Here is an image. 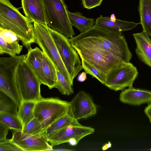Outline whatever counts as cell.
Wrapping results in <instances>:
<instances>
[{"label": "cell", "mask_w": 151, "mask_h": 151, "mask_svg": "<svg viewBox=\"0 0 151 151\" xmlns=\"http://www.w3.org/2000/svg\"><path fill=\"white\" fill-rule=\"evenodd\" d=\"M140 23L128 22L100 15L96 20L94 26L104 30L113 32H122L131 30Z\"/></svg>", "instance_id": "5bb4252c"}, {"label": "cell", "mask_w": 151, "mask_h": 151, "mask_svg": "<svg viewBox=\"0 0 151 151\" xmlns=\"http://www.w3.org/2000/svg\"><path fill=\"white\" fill-rule=\"evenodd\" d=\"M137 68L130 62H122L111 68L106 75L104 85L115 91L132 86L137 77Z\"/></svg>", "instance_id": "9c48e42d"}, {"label": "cell", "mask_w": 151, "mask_h": 151, "mask_svg": "<svg viewBox=\"0 0 151 151\" xmlns=\"http://www.w3.org/2000/svg\"><path fill=\"white\" fill-rule=\"evenodd\" d=\"M8 0H0V27L10 30L28 49L35 43L34 25Z\"/></svg>", "instance_id": "7a4b0ae2"}, {"label": "cell", "mask_w": 151, "mask_h": 151, "mask_svg": "<svg viewBox=\"0 0 151 151\" xmlns=\"http://www.w3.org/2000/svg\"><path fill=\"white\" fill-rule=\"evenodd\" d=\"M81 125L77 120L68 114L59 118L48 127L42 133V136L48 142L50 139L61 130L71 125Z\"/></svg>", "instance_id": "d6986e66"}, {"label": "cell", "mask_w": 151, "mask_h": 151, "mask_svg": "<svg viewBox=\"0 0 151 151\" xmlns=\"http://www.w3.org/2000/svg\"><path fill=\"white\" fill-rule=\"evenodd\" d=\"M133 36L135 41V52L139 58L151 68V39L145 32L134 33Z\"/></svg>", "instance_id": "e0dca14e"}, {"label": "cell", "mask_w": 151, "mask_h": 151, "mask_svg": "<svg viewBox=\"0 0 151 151\" xmlns=\"http://www.w3.org/2000/svg\"><path fill=\"white\" fill-rule=\"evenodd\" d=\"M69 18L72 26L77 28L81 32H85L94 26V19L88 18L79 12L72 13L68 12Z\"/></svg>", "instance_id": "7402d4cb"}, {"label": "cell", "mask_w": 151, "mask_h": 151, "mask_svg": "<svg viewBox=\"0 0 151 151\" xmlns=\"http://www.w3.org/2000/svg\"><path fill=\"white\" fill-rule=\"evenodd\" d=\"M86 73L85 72H83L78 76L77 80L80 82H83L86 79Z\"/></svg>", "instance_id": "e575fe53"}, {"label": "cell", "mask_w": 151, "mask_h": 151, "mask_svg": "<svg viewBox=\"0 0 151 151\" xmlns=\"http://www.w3.org/2000/svg\"><path fill=\"white\" fill-rule=\"evenodd\" d=\"M111 143L110 142H109L108 143L105 144L102 147V149L103 150H105L111 147Z\"/></svg>", "instance_id": "8d00e7d4"}, {"label": "cell", "mask_w": 151, "mask_h": 151, "mask_svg": "<svg viewBox=\"0 0 151 151\" xmlns=\"http://www.w3.org/2000/svg\"><path fill=\"white\" fill-rule=\"evenodd\" d=\"M35 43L37 44L43 52L53 63L55 67L73 86V81L68 72L50 35L48 26L34 22Z\"/></svg>", "instance_id": "8992f818"}, {"label": "cell", "mask_w": 151, "mask_h": 151, "mask_svg": "<svg viewBox=\"0 0 151 151\" xmlns=\"http://www.w3.org/2000/svg\"><path fill=\"white\" fill-rule=\"evenodd\" d=\"M103 0H81L83 7L90 9L100 5Z\"/></svg>", "instance_id": "1f68e13d"}, {"label": "cell", "mask_w": 151, "mask_h": 151, "mask_svg": "<svg viewBox=\"0 0 151 151\" xmlns=\"http://www.w3.org/2000/svg\"><path fill=\"white\" fill-rule=\"evenodd\" d=\"M71 44L80 58L93 65L105 76L111 68L124 62L112 55L95 48Z\"/></svg>", "instance_id": "30bf717a"}, {"label": "cell", "mask_w": 151, "mask_h": 151, "mask_svg": "<svg viewBox=\"0 0 151 151\" xmlns=\"http://www.w3.org/2000/svg\"><path fill=\"white\" fill-rule=\"evenodd\" d=\"M83 69L86 74L95 78L102 84H104L106 80V76L93 65L82 58H81Z\"/></svg>", "instance_id": "f1b7e54d"}, {"label": "cell", "mask_w": 151, "mask_h": 151, "mask_svg": "<svg viewBox=\"0 0 151 151\" xmlns=\"http://www.w3.org/2000/svg\"><path fill=\"white\" fill-rule=\"evenodd\" d=\"M42 65L44 85L47 86L50 89L55 88L57 81L56 68L53 63L44 53Z\"/></svg>", "instance_id": "ffe728a7"}, {"label": "cell", "mask_w": 151, "mask_h": 151, "mask_svg": "<svg viewBox=\"0 0 151 151\" xmlns=\"http://www.w3.org/2000/svg\"><path fill=\"white\" fill-rule=\"evenodd\" d=\"M9 128L6 125L0 122V142L6 140V136Z\"/></svg>", "instance_id": "d6a6232c"}, {"label": "cell", "mask_w": 151, "mask_h": 151, "mask_svg": "<svg viewBox=\"0 0 151 151\" xmlns=\"http://www.w3.org/2000/svg\"><path fill=\"white\" fill-rule=\"evenodd\" d=\"M24 61L39 79L41 84L45 85L42 65L44 53L39 47H31L28 49Z\"/></svg>", "instance_id": "ac0fdd59"}, {"label": "cell", "mask_w": 151, "mask_h": 151, "mask_svg": "<svg viewBox=\"0 0 151 151\" xmlns=\"http://www.w3.org/2000/svg\"><path fill=\"white\" fill-rule=\"evenodd\" d=\"M48 26L68 38L75 35L63 0H42Z\"/></svg>", "instance_id": "277c9868"}, {"label": "cell", "mask_w": 151, "mask_h": 151, "mask_svg": "<svg viewBox=\"0 0 151 151\" xmlns=\"http://www.w3.org/2000/svg\"><path fill=\"white\" fill-rule=\"evenodd\" d=\"M138 10L143 31L151 37V0H139Z\"/></svg>", "instance_id": "44dd1931"}, {"label": "cell", "mask_w": 151, "mask_h": 151, "mask_svg": "<svg viewBox=\"0 0 151 151\" xmlns=\"http://www.w3.org/2000/svg\"><path fill=\"white\" fill-rule=\"evenodd\" d=\"M17 107L15 102L3 92H0V113L17 115Z\"/></svg>", "instance_id": "484cf974"}, {"label": "cell", "mask_w": 151, "mask_h": 151, "mask_svg": "<svg viewBox=\"0 0 151 151\" xmlns=\"http://www.w3.org/2000/svg\"><path fill=\"white\" fill-rule=\"evenodd\" d=\"M69 106L70 102L58 98L42 97L36 102L34 117L40 122L44 132L56 120L68 114Z\"/></svg>", "instance_id": "5b68a950"}, {"label": "cell", "mask_w": 151, "mask_h": 151, "mask_svg": "<svg viewBox=\"0 0 151 151\" xmlns=\"http://www.w3.org/2000/svg\"><path fill=\"white\" fill-rule=\"evenodd\" d=\"M36 102L21 101L20 103L17 115L22 123L23 129L34 118Z\"/></svg>", "instance_id": "603a6c76"}, {"label": "cell", "mask_w": 151, "mask_h": 151, "mask_svg": "<svg viewBox=\"0 0 151 151\" xmlns=\"http://www.w3.org/2000/svg\"><path fill=\"white\" fill-rule=\"evenodd\" d=\"M48 29L61 58L73 81L83 69L81 60L67 37L50 28Z\"/></svg>", "instance_id": "52a82bcc"}, {"label": "cell", "mask_w": 151, "mask_h": 151, "mask_svg": "<svg viewBox=\"0 0 151 151\" xmlns=\"http://www.w3.org/2000/svg\"><path fill=\"white\" fill-rule=\"evenodd\" d=\"M22 132L27 135L42 136L43 131L40 122L37 118L34 117L23 128Z\"/></svg>", "instance_id": "83f0119b"}, {"label": "cell", "mask_w": 151, "mask_h": 151, "mask_svg": "<svg viewBox=\"0 0 151 151\" xmlns=\"http://www.w3.org/2000/svg\"><path fill=\"white\" fill-rule=\"evenodd\" d=\"M23 12L32 22L47 25L42 0H21Z\"/></svg>", "instance_id": "2e32d148"}, {"label": "cell", "mask_w": 151, "mask_h": 151, "mask_svg": "<svg viewBox=\"0 0 151 151\" xmlns=\"http://www.w3.org/2000/svg\"><path fill=\"white\" fill-rule=\"evenodd\" d=\"M71 44L95 48L130 62L132 55L122 32H108L94 26L70 38Z\"/></svg>", "instance_id": "6da1fadb"}, {"label": "cell", "mask_w": 151, "mask_h": 151, "mask_svg": "<svg viewBox=\"0 0 151 151\" xmlns=\"http://www.w3.org/2000/svg\"><path fill=\"white\" fill-rule=\"evenodd\" d=\"M97 108L90 95L83 91L78 92L70 102L68 114L78 120L95 114Z\"/></svg>", "instance_id": "8fae6325"}, {"label": "cell", "mask_w": 151, "mask_h": 151, "mask_svg": "<svg viewBox=\"0 0 151 151\" xmlns=\"http://www.w3.org/2000/svg\"><path fill=\"white\" fill-rule=\"evenodd\" d=\"M0 122L13 130H22V124L17 115L6 113H0Z\"/></svg>", "instance_id": "d4e9b609"}, {"label": "cell", "mask_w": 151, "mask_h": 151, "mask_svg": "<svg viewBox=\"0 0 151 151\" xmlns=\"http://www.w3.org/2000/svg\"><path fill=\"white\" fill-rule=\"evenodd\" d=\"M95 129L91 127L81 125H70L59 131L49 140L52 147L60 144L68 142L74 138L78 142L85 137L92 134Z\"/></svg>", "instance_id": "4fadbf2b"}, {"label": "cell", "mask_w": 151, "mask_h": 151, "mask_svg": "<svg viewBox=\"0 0 151 151\" xmlns=\"http://www.w3.org/2000/svg\"><path fill=\"white\" fill-rule=\"evenodd\" d=\"M17 83L21 101L36 102L42 98L41 84L24 60L17 69Z\"/></svg>", "instance_id": "ba28073f"}, {"label": "cell", "mask_w": 151, "mask_h": 151, "mask_svg": "<svg viewBox=\"0 0 151 151\" xmlns=\"http://www.w3.org/2000/svg\"><path fill=\"white\" fill-rule=\"evenodd\" d=\"M23 46L19 44L18 41L9 42L5 41L0 36V54H7L11 57L19 54Z\"/></svg>", "instance_id": "cb8c5ba5"}, {"label": "cell", "mask_w": 151, "mask_h": 151, "mask_svg": "<svg viewBox=\"0 0 151 151\" xmlns=\"http://www.w3.org/2000/svg\"></svg>", "instance_id": "74e56055"}, {"label": "cell", "mask_w": 151, "mask_h": 151, "mask_svg": "<svg viewBox=\"0 0 151 151\" xmlns=\"http://www.w3.org/2000/svg\"><path fill=\"white\" fill-rule=\"evenodd\" d=\"M21 151L22 150L11 142L9 139L0 142V151Z\"/></svg>", "instance_id": "4dcf8cb0"}, {"label": "cell", "mask_w": 151, "mask_h": 151, "mask_svg": "<svg viewBox=\"0 0 151 151\" xmlns=\"http://www.w3.org/2000/svg\"><path fill=\"white\" fill-rule=\"evenodd\" d=\"M27 54L0 58V91L9 97L19 107L21 101L17 83L18 68Z\"/></svg>", "instance_id": "3957f363"}, {"label": "cell", "mask_w": 151, "mask_h": 151, "mask_svg": "<svg viewBox=\"0 0 151 151\" xmlns=\"http://www.w3.org/2000/svg\"><path fill=\"white\" fill-rule=\"evenodd\" d=\"M12 138L9 140L22 151L52 150L53 147L42 136L24 134L22 131L13 130Z\"/></svg>", "instance_id": "7c38bea8"}, {"label": "cell", "mask_w": 151, "mask_h": 151, "mask_svg": "<svg viewBox=\"0 0 151 151\" xmlns=\"http://www.w3.org/2000/svg\"><path fill=\"white\" fill-rule=\"evenodd\" d=\"M119 100L122 103L135 106L151 102V91L129 87L121 93Z\"/></svg>", "instance_id": "9a60e30c"}, {"label": "cell", "mask_w": 151, "mask_h": 151, "mask_svg": "<svg viewBox=\"0 0 151 151\" xmlns=\"http://www.w3.org/2000/svg\"><path fill=\"white\" fill-rule=\"evenodd\" d=\"M79 142L75 138H72L70 139L68 143L70 145L73 146H75L77 145Z\"/></svg>", "instance_id": "d590c367"}, {"label": "cell", "mask_w": 151, "mask_h": 151, "mask_svg": "<svg viewBox=\"0 0 151 151\" xmlns=\"http://www.w3.org/2000/svg\"><path fill=\"white\" fill-rule=\"evenodd\" d=\"M0 36L6 41L13 42L19 41V37L13 32L0 27Z\"/></svg>", "instance_id": "f546056e"}, {"label": "cell", "mask_w": 151, "mask_h": 151, "mask_svg": "<svg viewBox=\"0 0 151 151\" xmlns=\"http://www.w3.org/2000/svg\"><path fill=\"white\" fill-rule=\"evenodd\" d=\"M56 69L57 81L55 88H56L63 95L68 96L73 93L74 91L72 88L73 86L69 83L58 69L56 68Z\"/></svg>", "instance_id": "4316f807"}, {"label": "cell", "mask_w": 151, "mask_h": 151, "mask_svg": "<svg viewBox=\"0 0 151 151\" xmlns=\"http://www.w3.org/2000/svg\"><path fill=\"white\" fill-rule=\"evenodd\" d=\"M145 114L148 117L150 122H151V102L150 103L144 110Z\"/></svg>", "instance_id": "836d02e7"}]
</instances>
